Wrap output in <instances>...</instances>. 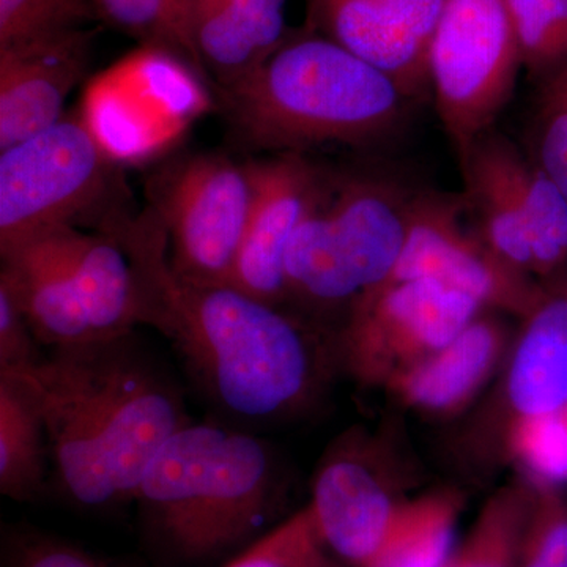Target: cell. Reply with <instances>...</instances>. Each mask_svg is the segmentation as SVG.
Segmentation results:
<instances>
[{"label": "cell", "instance_id": "6da1fadb", "mask_svg": "<svg viewBox=\"0 0 567 567\" xmlns=\"http://www.w3.org/2000/svg\"><path fill=\"white\" fill-rule=\"evenodd\" d=\"M102 227L133 265L141 324L173 344L215 409L238 423H265L308 404L319 383L320 352L303 324L234 284L178 275L152 208L141 216L111 212Z\"/></svg>", "mask_w": 567, "mask_h": 567}, {"label": "cell", "instance_id": "7a4b0ae2", "mask_svg": "<svg viewBox=\"0 0 567 567\" xmlns=\"http://www.w3.org/2000/svg\"><path fill=\"white\" fill-rule=\"evenodd\" d=\"M29 375L39 390L55 484L70 502H134L142 476L192 420L182 395L133 333L51 349Z\"/></svg>", "mask_w": 567, "mask_h": 567}, {"label": "cell", "instance_id": "3957f363", "mask_svg": "<svg viewBox=\"0 0 567 567\" xmlns=\"http://www.w3.org/2000/svg\"><path fill=\"white\" fill-rule=\"evenodd\" d=\"M221 95L241 140L282 153L374 145L398 132L410 100L385 71L311 29Z\"/></svg>", "mask_w": 567, "mask_h": 567}, {"label": "cell", "instance_id": "277c9868", "mask_svg": "<svg viewBox=\"0 0 567 567\" xmlns=\"http://www.w3.org/2000/svg\"><path fill=\"white\" fill-rule=\"evenodd\" d=\"M275 491V461L262 440L230 425L189 423L153 458L134 502L171 555L203 561L248 540Z\"/></svg>", "mask_w": 567, "mask_h": 567}, {"label": "cell", "instance_id": "5b68a950", "mask_svg": "<svg viewBox=\"0 0 567 567\" xmlns=\"http://www.w3.org/2000/svg\"><path fill=\"white\" fill-rule=\"evenodd\" d=\"M412 197L386 178L320 169L287 248V300L353 306L385 284L404 248Z\"/></svg>", "mask_w": 567, "mask_h": 567}, {"label": "cell", "instance_id": "8992f818", "mask_svg": "<svg viewBox=\"0 0 567 567\" xmlns=\"http://www.w3.org/2000/svg\"><path fill=\"white\" fill-rule=\"evenodd\" d=\"M0 256V287L41 346L96 344L137 327L133 267L110 235L59 227Z\"/></svg>", "mask_w": 567, "mask_h": 567}, {"label": "cell", "instance_id": "52a82bcc", "mask_svg": "<svg viewBox=\"0 0 567 567\" xmlns=\"http://www.w3.org/2000/svg\"><path fill=\"white\" fill-rule=\"evenodd\" d=\"M111 174L110 156L80 115L0 151V254L74 226L103 199Z\"/></svg>", "mask_w": 567, "mask_h": 567}, {"label": "cell", "instance_id": "ba28073f", "mask_svg": "<svg viewBox=\"0 0 567 567\" xmlns=\"http://www.w3.org/2000/svg\"><path fill=\"white\" fill-rule=\"evenodd\" d=\"M522 63L505 0H445L427 47L436 111L462 155L494 128Z\"/></svg>", "mask_w": 567, "mask_h": 567}, {"label": "cell", "instance_id": "9c48e42d", "mask_svg": "<svg viewBox=\"0 0 567 567\" xmlns=\"http://www.w3.org/2000/svg\"><path fill=\"white\" fill-rule=\"evenodd\" d=\"M152 192L174 270L196 282L230 284L252 207L249 164L215 153L186 156L156 177Z\"/></svg>", "mask_w": 567, "mask_h": 567}, {"label": "cell", "instance_id": "30bf717a", "mask_svg": "<svg viewBox=\"0 0 567 567\" xmlns=\"http://www.w3.org/2000/svg\"><path fill=\"white\" fill-rule=\"evenodd\" d=\"M470 210L464 194H413L404 248L386 282L435 279L483 306L528 315L546 295L491 248Z\"/></svg>", "mask_w": 567, "mask_h": 567}, {"label": "cell", "instance_id": "8fae6325", "mask_svg": "<svg viewBox=\"0 0 567 567\" xmlns=\"http://www.w3.org/2000/svg\"><path fill=\"white\" fill-rule=\"evenodd\" d=\"M481 309L472 295L435 279L382 284L352 306L342 339L347 364L361 379L395 365L402 374L454 341Z\"/></svg>", "mask_w": 567, "mask_h": 567}, {"label": "cell", "instance_id": "7c38bea8", "mask_svg": "<svg viewBox=\"0 0 567 567\" xmlns=\"http://www.w3.org/2000/svg\"><path fill=\"white\" fill-rule=\"evenodd\" d=\"M254 199L230 284L259 300L287 301L286 254L303 218L320 167L303 153L249 163Z\"/></svg>", "mask_w": 567, "mask_h": 567}, {"label": "cell", "instance_id": "4fadbf2b", "mask_svg": "<svg viewBox=\"0 0 567 567\" xmlns=\"http://www.w3.org/2000/svg\"><path fill=\"white\" fill-rule=\"evenodd\" d=\"M93 41L82 28L0 48V151L61 121L91 69Z\"/></svg>", "mask_w": 567, "mask_h": 567}, {"label": "cell", "instance_id": "5bb4252c", "mask_svg": "<svg viewBox=\"0 0 567 567\" xmlns=\"http://www.w3.org/2000/svg\"><path fill=\"white\" fill-rule=\"evenodd\" d=\"M399 507L352 447H341L323 462L309 505L323 546L358 567L382 547Z\"/></svg>", "mask_w": 567, "mask_h": 567}, {"label": "cell", "instance_id": "9a60e30c", "mask_svg": "<svg viewBox=\"0 0 567 567\" xmlns=\"http://www.w3.org/2000/svg\"><path fill=\"white\" fill-rule=\"evenodd\" d=\"M286 0H193L194 51L221 91L256 73L286 41Z\"/></svg>", "mask_w": 567, "mask_h": 567}, {"label": "cell", "instance_id": "2e32d148", "mask_svg": "<svg viewBox=\"0 0 567 567\" xmlns=\"http://www.w3.org/2000/svg\"><path fill=\"white\" fill-rule=\"evenodd\" d=\"M308 21L311 31L385 71L410 100L431 87L427 48L386 0H308Z\"/></svg>", "mask_w": 567, "mask_h": 567}, {"label": "cell", "instance_id": "e0dca14e", "mask_svg": "<svg viewBox=\"0 0 567 567\" xmlns=\"http://www.w3.org/2000/svg\"><path fill=\"white\" fill-rule=\"evenodd\" d=\"M502 347V328L477 317L450 344L399 374V391L427 412L458 409L486 382Z\"/></svg>", "mask_w": 567, "mask_h": 567}, {"label": "cell", "instance_id": "ac0fdd59", "mask_svg": "<svg viewBox=\"0 0 567 567\" xmlns=\"http://www.w3.org/2000/svg\"><path fill=\"white\" fill-rule=\"evenodd\" d=\"M507 393L520 416L561 412L567 406V293L544 297L528 312Z\"/></svg>", "mask_w": 567, "mask_h": 567}, {"label": "cell", "instance_id": "d6986e66", "mask_svg": "<svg viewBox=\"0 0 567 567\" xmlns=\"http://www.w3.org/2000/svg\"><path fill=\"white\" fill-rule=\"evenodd\" d=\"M51 462L47 421L29 375L0 374V492L18 503L39 498Z\"/></svg>", "mask_w": 567, "mask_h": 567}, {"label": "cell", "instance_id": "ffe728a7", "mask_svg": "<svg viewBox=\"0 0 567 567\" xmlns=\"http://www.w3.org/2000/svg\"><path fill=\"white\" fill-rule=\"evenodd\" d=\"M457 506L425 496L398 511L386 539L364 567H445L453 555Z\"/></svg>", "mask_w": 567, "mask_h": 567}, {"label": "cell", "instance_id": "44dd1931", "mask_svg": "<svg viewBox=\"0 0 567 567\" xmlns=\"http://www.w3.org/2000/svg\"><path fill=\"white\" fill-rule=\"evenodd\" d=\"M193 0H92L96 18L147 44L182 59L204 74L192 40Z\"/></svg>", "mask_w": 567, "mask_h": 567}, {"label": "cell", "instance_id": "7402d4cb", "mask_svg": "<svg viewBox=\"0 0 567 567\" xmlns=\"http://www.w3.org/2000/svg\"><path fill=\"white\" fill-rule=\"evenodd\" d=\"M505 6L524 69L550 80L567 66V0H505Z\"/></svg>", "mask_w": 567, "mask_h": 567}, {"label": "cell", "instance_id": "603a6c76", "mask_svg": "<svg viewBox=\"0 0 567 567\" xmlns=\"http://www.w3.org/2000/svg\"><path fill=\"white\" fill-rule=\"evenodd\" d=\"M529 513L514 496L495 499L445 567H516Z\"/></svg>", "mask_w": 567, "mask_h": 567}, {"label": "cell", "instance_id": "cb8c5ba5", "mask_svg": "<svg viewBox=\"0 0 567 567\" xmlns=\"http://www.w3.org/2000/svg\"><path fill=\"white\" fill-rule=\"evenodd\" d=\"M95 18L92 0H0V48L76 31Z\"/></svg>", "mask_w": 567, "mask_h": 567}, {"label": "cell", "instance_id": "d4e9b609", "mask_svg": "<svg viewBox=\"0 0 567 567\" xmlns=\"http://www.w3.org/2000/svg\"><path fill=\"white\" fill-rule=\"evenodd\" d=\"M323 543L309 506L245 548L224 567H324Z\"/></svg>", "mask_w": 567, "mask_h": 567}, {"label": "cell", "instance_id": "484cf974", "mask_svg": "<svg viewBox=\"0 0 567 567\" xmlns=\"http://www.w3.org/2000/svg\"><path fill=\"white\" fill-rule=\"evenodd\" d=\"M513 451L544 487L567 484V415L561 412L520 416L513 431Z\"/></svg>", "mask_w": 567, "mask_h": 567}, {"label": "cell", "instance_id": "4316f807", "mask_svg": "<svg viewBox=\"0 0 567 567\" xmlns=\"http://www.w3.org/2000/svg\"><path fill=\"white\" fill-rule=\"evenodd\" d=\"M516 567H567V509L557 496L532 507Z\"/></svg>", "mask_w": 567, "mask_h": 567}, {"label": "cell", "instance_id": "83f0119b", "mask_svg": "<svg viewBox=\"0 0 567 567\" xmlns=\"http://www.w3.org/2000/svg\"><path fill=\"white\" fill-rule=\"evenodd\" d=\"M3 565L6 567H118L58 537L21 528L9 529L3 535Z\"/></svg>", "mask_w": 567, "mask_h": 567}, {"label": "cell", "instance_id": "f1b7e54d", "mask_svg": "<svg viewBox=\"0 0 567 567\" xmlns=\"http://www.w3.org/2000/svg\"><path fill=\"white\" fill-rule=\"evenodd\" d=\"M39 339L3 287H0V374H29L43 363Z\"/></svg>", "mask_w": 567, "mask_h": 567}, {"label": "cell", "instance_id": "f546056e", "mask_svg": "<svg viewBox=\"0 0 567 567\" xmlns=\"http://www.w3.org/2000/svg\"><path fill=\"white\" fill-rule=\"evenodd\" d=\"M535 159L567 203V107L544 106L540 111Z\"/></svg>", "mask_w": 567, "mask_h": 567}, {"label": "cell", "instance_id": "4dcf8cb0", "mask_svg": "<svg viewBox=\"0 0 567 567\" xmlns=\"http://www.w3.org/2000/svg\"><path fill=\"white\" fill-rule=\"evenodd\" d=\"M386 3L406 31L427 48L445 0H386Z\"/></svg>", "mask_w": 567, "mask_h": 567}, {"label": "cell", "instance_id": "1f68e13d", "mask_svg": "<svg viewBox=\"0 0 567 567\" xmlns=\"http://www.w3.org/2000/svg\"><path fill=\"white\" fill-rule=\"evenodd\" d=\"M544 106H565L567 107V66L555 74L554 78L546 81L543 91Z\"/></svg>", "mask_w": 567, "mask_h": 567}, {"label": "cell", "instance_id": "d6a6232c", "mask_svg": "<svg viewBox=\"0 0 567 567\" xmlns=\"http://www.w3.org/2000/svg\"><path fill=\"white\" fill-rule=\"evenodd\" d=\"M565 412H566V415H567V406H566V409H565Z\"/></svg>", "mask_w": 567, "mask_h": 567}, {"label": "cell", "instance_id": "836d02e7", "mask_svg": "<svg viewBox=\"0 0 567 567\" xmlns=\"http://www.w3.org/2000/svg\"><path fill=\"white\" fill-rule=\"evenodd\" d=\"M324 567H331V566H330V565H327V566H324Z\"/></svg>", "mask_w": 567, "mask_h": 567}]
</instances>
